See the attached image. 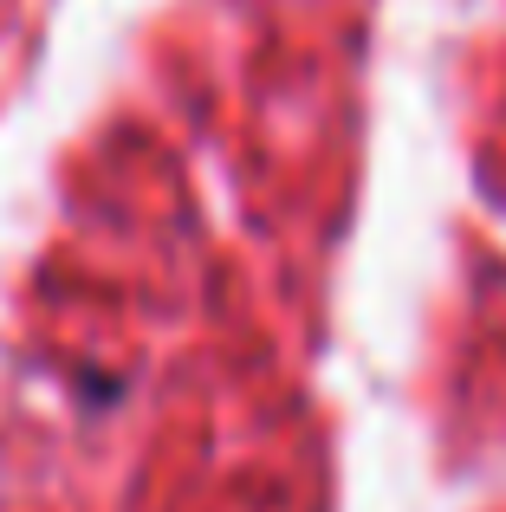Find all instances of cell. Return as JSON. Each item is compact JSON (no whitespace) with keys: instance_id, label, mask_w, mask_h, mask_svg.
Wrapping results in <instances>:
<instances>
[]
</instances>
